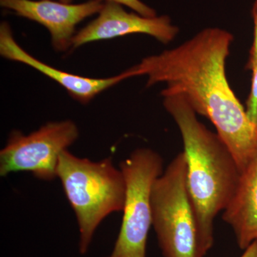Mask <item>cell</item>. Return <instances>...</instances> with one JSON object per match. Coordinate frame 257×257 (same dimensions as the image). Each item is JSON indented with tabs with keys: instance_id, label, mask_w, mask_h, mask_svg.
Returning a JSON list of instances; mask_svg holds the SVG:
<instances>
[{
	"instance_id": "6da1fadb",
	"label": "cell",
	"mask_w": 257,
	"mask_h": 257,
	"mask_svg": "<svg viewBox=\"0 0 257 257\" xmlns=\"http://www.w3.org/2000/svg\"><path fill=\"white\" fill-rule=\"evenodd\" d=\"M234 37L220 28H206L182 45L145 57L135 69L146 75L147 87L165 83L163 97L182 96L197 114L210 120L234 155L240 172L257 156V124L232 90L226 74Z\"/></svg>"
},
{
	"instance_id": "7a4b0ae2",
	"label": "cell",
	"mask_w": 257,
	"mask_h": 257,
	"mask_svg": "<svg viewBox=\"0 0 257 257\" xmlns=\"http://www.w3.org/2000/svg\"><path fill=\"white\" fill-rule=\"evenodd\" d=\"M164 106L179 127L187 159V184L205 256L214 243V222L234 197L241 176L234 155L216 133L198 120L182 96L164 97Z\"/></svg>"
},
{
	"instance_id": "3957f363",
	"label": "cell",
	"mask_w": 257,
	"mask_h": 257,
	"mask_svg": "<svg viewBox=\"0 0 257 257\" xmlns=\"http://www.w3.org/2000/svg\"><path fill=\"white\" fill-rule=\"evenodd\" d=\"M57 177L77 218L79 252L86 254L101 221L123 210L124 175L111 158L93 162L74 156L67 150L59 158Z\"/></svg>"
},
{
	"instance_id": "277c9868",
	"label": "cell",
	"mask_w": 257,
	"mask_h": 257,
	"mask_svg": "<svg viewBox=\"0 0 257 257\" xmlns=\"http://www.w3.org/2000/svg\"><path fill=\"white\" fill-rule=\"evenodd\" d=\"M187 173L185 153L181 152L152 185V226L164 257H204Z\"/></svg>"
},
{
	"instance_id": "5b68a950",
	"label": "cell",
	"mask_w": 257,
	"mask_h": 257,
	"mask_svg": "<svg viewBox=\"0 0 257 257\" xmlns=\"http://www.w3.org/2000/svg\"><path fill=\"white\" fill-rule=\"evenodd\" d=\"M119 169L126 183L122 221L114 248L106 257H147L152 226V187L163 173V159L155 150L139 148L121 161Z\"/></svg>"
},
{
	"instance_id": "8992f818",
	"label": "cell",
	"mask_w": 257,
	"mask_h": 257,
	"mask_svg": "<svg viewBox=\"0 0 257 257\" xmlns=\"http://www.w3.org/2000/svg\"><path fill=\"white\" fill-rule=\"evenodd\" d=\"M79 135L78 127L71 120L51 121L28 135L12 132L0 152V176L25 172L40 180H54L61 154L75 143Z\"/></svg>"
},
{
	"instance_id": "52a82bcc",
	"label": "cell",
	"mask_w": 257,
	"mask_h": 257,
	"mask_svg": "<svg viewBox=\"0 0 257 257\" xmlns=\"http://www.w3.org/2000/svg\"><path fill=\"white\" fill-rule=\"evenodd\" d=\"M178 33L179 28L172 25L167 15L147 18L128 13L118 3L106 2L97 18L74 35L72 47L78 48L89 42L134 34L150 35L162 43L168 44Z\"/></svg>"
},
{
	"instance_id": "ba28073f",
	"label": "cell",
	"mask_w": 257,
	"mask_h": 257,
	"mask_svg": "<svg viewBox=\"0 0 257 257\" xmlns=\"http://www.w3.org/2000/svg\"><path fill=\"white\" fill-rule=\"evenodd\" d=\"M0 5L18 16L36 22L50 32L52 44L57 52L72 47V40L78 24L99 14L104 4L98 0L73 5L52 0H0Z\"/></svg>"
},
{
	"instance_id": "9c48e42d",
	"label": "cell",
	"mask_w": 257,
	"mask_h": 257,
	"mask_svg": "<svg viewBox=\"0 0 257 257\" xmlns=\"http://www.w3.org/2000/svg\"><path fill=\"white\" fill-rule=\"evenodd\" d=\"M0 55L8 60L27 64L53 79L63 87L72 98L84 104L115 84L135 77L133 67L109 78L94 79L68 73L48 65L37 60L19 45L7 22H3L0 25Z\"/></svg>"
},
{
	"instance_id": "30bf717a",
	"label": "cell",
	"mask_w": 257,
	"mask_h": 257,
	"mask_svg": "<svg viewBox=\"0 0 257 257\" xmlns=\"http://www.w3.org/2000/svg\"><path fill=\"white\" fill-rule=\"evenodd\" d=\"M222 219L231 226L241 249L257 241V156L241 172L234 197L223 211Z\"/></svg>"
},
{
	"instance_id": "8fae6325",
	"label": "cell",
	"mask_w": 257,
	"mask_h": 257,
	"mask_svg": "<svg viewBox=\"0 0 257 257\" xmlns=\"http://www.w3.org/2000/svg\"><path fill=\"white\" fill-rule=\"evenodd\" d=\"M246 69L252 72L251 87L246 101V112L248 119L257 124V60L246 64Z\"/></svg>"
},
{
	"instance_id": "7c38bea8",
	"label": "cell",
	"mask_w": 257,
	"mask_h": 257,
	"mask_svg": "<svg viewBox=\"0 0 257 257\" xmlns=\"http://www.w3.org/2000/svg\"><path fill=\"white\" fill-rule=\"evenodd\" d=\"M98 1L101 2L103 0H98ZM104 1L125 5L134 10L135 13L147 18H154L157 16L156 11L155 10L147 6L140 0H104Z\"/></svg>"
},
{
	"instance_id": "4fadbf2b",
	"label": "cell",
	"mask_w": 257,
	"mask_h": 257,
	"mask_svg": "<svg viewBox=\"0 0 257 257\" xmlns=\"http://www.w3.org/2000/svg\"><path fill=\"white\" fill-rule=\"evenodd\" d=\"M251 13L253 21V40L247 63L257 60V0L253 3Z\"/></svg>"
},
{
	"instance_id": "5bb4252c",
	"label": "cell",
	"mask_w": 257,
	"mask_h": 257,
	"mask_svg": "<svg viewBox=\"0 0 257 257\" xmlns=\"http://www.w3.org/2000/svg\"><path fill=\"white\" fill-rule=\"evenodd\" d=\"M241 257H257V241H253L245 248L244 252Z\"/></svg>"
},
{
	"instance_id": "9a60e30c",
	"label": "cell",
	"mask_w": 257,
	"mask_h": 257,
	"mask_svg": "<svg viewBox=\"0 0 257 257\" xmlns=\"http://www.w3.org/2000/svg\"><path fill=\"white\" fill-rule=\"evenodd\" d=\"M58 1L61 2V3H68V4H70V3H72L73 0H58Z\"/></svg>"
}]
</instances>
